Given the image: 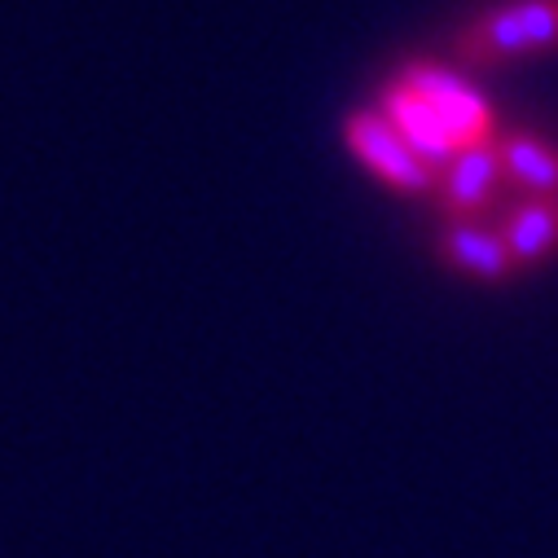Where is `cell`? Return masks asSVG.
Here are the masks:
<instances>
[{
  "mask_svg": "<svg viewBox=\"0 0 558 558\" xmlns=\"http://www.w3.org/2000/svg\"><path fill=\"white\" fill-rule=\"evenodd\" d=\"M343 142L383 185H391L400 194H432L436 190V172L404 146V136L378 110H356L343 123Z\"/></svg>",
  "mask_w": 558,
  "mask_h": 558,
  "instance_id": "3957f363",
  "label": "cell"
},
{
  "mask_svg": "<svg viewBox=\"0 0 558 558\" xmlns=\"http://www.w3.org/2000/svg\"><path fill=\"white\" fill-rule=\"evenodd\" d=\"M436 251L449 268L480 277V282H506L514 272V259L501 242V229H493L484 220H449L436 238Z\"/></svg>",
  "mask_w": 558,
  "mask_h": 558,
  "instance_id": "8992f818",
  "label": "cell"
},
{
  "mask_svg": "<svg viewBox=\"0 0 558 558\" xmlns=\"http://www.w3.org/2000/svg\"><path fill=\"white\" fill-rule=\"evenodd\" d=\"M497 150L506 181L523 190V198H558V146L541 142L532 132H514L497 142Z\"/></svg>",
  "mask_w": 558,
  "mask_h": 558,
  "instance_id": "ba28073f",
  "label": "cell"
},
{
  "mask_svg": "<svg viewBox=\"0 0 558 558\" xmlns=\"http://www.w3.org/2000/svg\"><path fill=\"white\" fill-rule=\"evenodd\" d=\"M378 114L404 136V146L423 159L436 177L453 163V155H458V142H453V132L445 128V119L417 97L400 75L391 80V84H383V93H378Z\"/></svg>",
  "mask_w": 558,
  "mask_h": 558,
  "instance_id": "277c9868",
  "label": "cell"
},
{
  "mask_svg": "<svg viewBox=\"0 0 558 558\" xmlns=\"http://www.w3.org/2000/svg\"><path fill=\"white\" fill-rule=\"evenodd\" d=\"M453 49L471 66H501L532 53H558V0H510V5H497L475 23H466Z\"/></svg>",
  "mask_w": 558,
  "mask_h": 558,
  "instance_id": "6da1fadb",
  "label": "cell"
},
{
  "mask_svg": "<svg viewBox=\"0 0 558 558\" xmlns=\"http://www.w3.org/2000/svg\"><path fill=\"white\" fill-rule=\"evenodd\" d=\"M506 172H501V150L497 142L488 146H471V150H458L453 163L436 177V203L449 220H480V211L497 198Z\"/></svg>",
  "mask_w": 558,
  "mask_h": 558,
  "instance_id": "5b68a950",
  "label": "cell"
},
{
  "mask_svg": "<svg viewBox=\"0 0 558 558\" xmlns=\"http://www.w3.org/2000/svg\"><path fill=\"white\" fill-rule=\"evenodd\" d=\"M501 242L514 268H536L558 255V198H523L501 220Z\"/></svg>",
  "mask_w": 558,
  "mask_h": 558,
  "instance_id": "52a82bcc",
  "label": "cell"
},
{
  "mask_svg": "<svg viewBox=\"0 0 558 558\" xmlns=\"http://www.w3.org/2000/svg\"><path fill=\"white\" fill-rule=\"evenodd\" d=\"M400 80L423 97L440 119L445 128L453 132L458 150H471V146H488L497 142V114L488 106V97L466 84L462 75H453L449 66H436V62H409L400 71Z\"/></svg>",
  "mask_w": 558,
  "mask_h": 558,
  "instance_id": "7a4b0ae2",
  "label": "cell"
}]
</instances>
